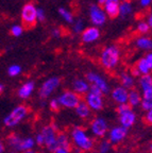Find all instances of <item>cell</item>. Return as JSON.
I'll return each mask as SVG.
<instances>
[{"label": "cell", "mask_w": 152, "mask_h": 153, "mask_svg": "<svg viewBox=\"0 0 152 153\" xmlns=\"http://www.w3.org/2000/svg\"><path fill=\"white\" fill-rule=\"evenodd\" d=\"M70 143L80 152H89L95 148V139L82 127H75L70 131Z\"/></svg>", "instance_id": "obj_1"}, {"label": "cell", "mask_w": 152, "mask_h": 153, "mask_svg": "<svg viewBox=\"0 0 152 153\" xmlns=\"http://www.w3.org/2000/svg\"><path fill=\"white\" fill-rule=\"evenodd\" d=\"M120 62V50L117 46L104 48L100 54V63L107 70H114Z\"/></svg>", "instance_id": "obj_2"}, {"label": "cell", "mask_w": 152, "mask_h": 153, "mask_svg": "<svg viewBox=\"0 0 152 153\" xmlns=\"http://www.w3.org/2000/svg\"><path fill=\"white\" fill-rule=\"evenodd\" d=\"M29 114V108L27 105L25 104H19L15 106L11 112L7 115H5V117L3 118L2 122L4 124L5 128L12 129V128L17 127L20 122H22L27 118Z\"/></svg>", "instance_id": "obj_3"}, {"label": "cell", "mask_w": 152, "mask_h": 153, "mask_svg": "<svg viewBox=\"0 0 152 153\" xmlns=\"http://www.w3.org/2000/svg\"><path fill=\"white\" fill-rule=\"evenodd\" d=\"M116 111L117 114H118L119 126L129 130L135 124L136 120H137V115L128 103L118 104L116 108Z\"/></svg>", "instance_id": "obj_4"}, {"label": "cell", "mask_w": 152, "mask_h": 153, "mask_svg": "<svg viewBox=\"0 0 152 153\" xmlns=\"http://www.w3.org/2000/svg\"><path fill=\"white\" fill-rule=\"evenodd\" d=\"M110 126L107 120L102 116H96L89 123V134L93 138L104 139L109 132Z\"/></svg>", "instance_id": "obj_5"}, {"label": "cell", "mask_w": 152, "mask_h": 153, "mask_svg": "<svg viewBox=\"0 0 152 153\" xmlns=\"http://www.w3.org/2000/svg\"><path fill=\"white\" fill-rule=\"evenodd\" d=\"M40 134L44 138V146L49 151L52 152L55 149V143H57V124H46L40 130Z\"/></svg>", "instance_id": "obj_6"}, {"label": "cell", "mask_w": 152, "mask_h": 153, "mask_svg": "<svg viewBox=\"0 0 152 153\" xmlns=\"http://www.w3.org/2000/svg\"><path fill=\"white\" fill-rule=\"evenodd\" d=\"M152 70V54L151 52H148L145 56L136 62L135 66L132 68L130 74L135 78L138 76H147V74H151Z\"/></svg>", "instance_id": "obj_7"}, {"label": "cell", "mask_w": 152, "mask_h": 153, "mask_svg": "<svg viewBox=\"0 0 152 153\" xmlns=\"http://www.w3.org/2000/svg\"><path fill=\"white\" fill-rule=\"evenodd\" d=\"M86 81L88 82L89 86H94L96 88L99 89L102 95H107V94L110 93L111 88H110V84L109 82L107 81L105 78H103L102 76L98 72H95V71H90L86 74Z\"/></svg>", "instance_id": "obj_8"}, {"label": "cell", "mask_w": 152, "mask_h": 153, "mask_svg": "<svg viewBox=\"0 0 152 153\" xmlns=\"http://www.w3.org/2000/svg\"><path fill=\"white\" fill-rule=\"evenodd\" d=\"M57 99L61 108H68V110H75L77 105L82 101L80 96L72 91H64Z\"/></svg>", "instance_id": "obj_9"}, {"label": "cell", "mask_w": 152, "mask_h": 153, "mask_svg": "<svg viewBox=\"0 0 152 153\" xmlns=\"http://www.w3.org/2000/svg\"><path fill=\"white\" fill-rule=\"evenodd\" d=\"M61 84V79L59 76H51L48 78L47 80L43 82V84L40 85L39 89H38V96L40 99H48L50 96L52 95L57 88Z\"/></svg>", "instance_id": "obj_10"}, {"label": "cell", "mask_w": 152, "mask_h": 153, "mask_svg": "<svg viewBox=\"0 0 152 153\" xmlns=\"http://www.w3.org/2000/svg\"><path fill=\"white\" fill-rule=\"evenodd\" d=\"M22 20L26 28H32L36 25V7L33 3H27L22 10Z\"/></svg>", "instance_id": "obj_11"}, {"label": "cell", "mask_w": 152, "mask_h": 153, "mask_svg": "<svg viewBox=\"0 0 152 153\" xmlns=\"http://www.w3.org/2000/svg\"><path fill=\"white\" fill-rule=\"evenodd\" d=\"M84 102L86 103L89 110L92 112H100L104 106V100H103V95L95 94L92 91H88L84 96Z\"/></svg>", "instance_id": "obj_12"}, {"label": "cell", "mask_w": 152, "mask_h": 153, "mask_svg": "<svg viewBox=\"0 0 152 153\" xmlns=\"http://www.w3.org/2000/svg\"><path fill=\"white\" fill-rule=\"evenodd\" d=\"M107 14L104 13L103 9L98 4H92L89 7V19L90 22L94 25L93 27L99 28L107 22Z\"/></svg>", "instance_id": "obj_13"}, {"label": "cell", "mask_w": 152, "mask_h": 153, "mask_svg": "<svg viewBox=\"0 0 152 153\" xmlns=\"http://www.w3.org/2000/svg\"><path fill=\"white\" fill-rule=\"evenodd\" d=\"M128 132L129 130L124 129V127L121 126H114V127L110 128L109 132H107V140L111 145H117V143L124 141V139L128 136Z\"/></svg>", "instance_id": "obj_14"}, {"label": "cell", "mask_w": 152, "mask_h": 153, "mask_svg": "<svg viewBox=\"0 0 152 153\" xmlns=\"http://www.w3.org/2000/svg\"><path fill=\"white\" fill-rule=\"evenodd\" d=\"M139 88L142 99L145 100H152V76L151 74L139 76Z\"/></svg>", "instance_id": "obj_15"}, {"label": "cell", "mask_w": 152, "mask_h": 153, "mask_svg": "<svg viewBox=\"0 0 152 153\" xmlns=\"http://www.w3.org/2000/svg\"><path fill=\"white\" fill-rule=\"evenodd\" d=\"M128 95L129 91L122 86H116L115 88H113V91H111V98L114 102L118 104H124L128 103Z\"/></svg>", "instance_id": "obj_16"}, {"label": "cell", "mask_w": 152, "mask_h": 153, "mask_svg": "<svg viewBox=\"0 0 152 153\" xmlns=\"http://www.w3.org/2000/svg\"><path fill=\"white\" fill-rule=\"evenodd\" d=\"M100 37V30L96 27H88L85 28L81 33V38L85 44H92L98 41Z\"/></svg>", "instance_id": "obj_17"}, {"label": "cell", "mask_w": 152, "mask_h": 153, "mask_svg": "<svg viewBox=\"0 0 152 153\" xmlns=\"http://www.w3.org/2000/svg\"><path fill=\"white\" fill-rule=\"evenodd\" d=\"M119 0H107L105 3L102 5L103 11L107 14V16L111 18H116L119 16Z\"/></svg>", "instance_id": "obj_18"}, {"label": "cell", "mask_w": 152, "mask_h": 153, "mask_svg": "<svg viewBox=\"0 0 152 153\" xmlns=\"http://www.w3.org/2000/svg\"><path fill=\"white\" fill-rule=\"evenodd\" d=\"M34 89H35V83L33 81H27L18 88L17 95L20 99L26 100L31 97L32 94L34 93Z\"/></svg>", "instance_id": "obj_19"}, {"label": "cell", "mask_w": 152, "mask_h": 153, "mask_svg": "<svg viewBox=\"0 0 152 153\" xmlns=\"http://www.w3.org/2000/svg\"><path fill=\"white\" fill-rule=\"evenodd\" d=\"M72 91L81 96H85L89 91V84L85 79H76L72 82Z\"/></svg>", "instance_id": "obj_20"}, {"label": "cell", "mask_w": 152, "mask_h": 153, "mask_svg": "<svg viewBox=\"0 0 152 153\" xmlns=\"http://www.w3.org/2000/svg\"><path fill=\"white\" fill-rule=\"evenodd\" d=\"M75 112H76L77 116H78L79 118H81V119H83V120L89 119V118L92 117V113H93L89 110V108L86 105V103L84 102L83 100L81 101V102L76 106Z\"/></svg>", "instance_id": "obj_21"}, {"label": "cell", "mask_w": 152, "mask_h": 153, "mask_svg": "<svg viewBox=\"0 0 152 153\" xmlns=\"http://www.w3.org/2000/svg\"><path fill=\"white\" fill-rule=\"evenodd\" d=\"M35 141L34 138L31 136H27V137H22L20 141H19L18 148H17L16 152H26V151L33 150L34 147H35Z\"/></svg>", "instance_id": "obj_22"}, {"label": "cell", "mask_w": 152, "mask_h": 153, "mask_svg": "<svg viewBox=\"0 0 152 153\" xmlns=\"http://www.w3.org/2000/svg\"><path fill=\"white\" fill-rule=\"evenodd\" d=\"M120 86L127 88L128 91L134 88L135 85V78L130 72H121L120 74Z\"/></svg>", "instance_id": "obj_23"}, {"label": "cell", "mask_w": 152, "mask_h": 153, "mask_svg": "<svg viewBox=\"0 0 152 153\" xmlns=\"http://www.w3.org/2000/svg\"><path fill=\"white\" fill-rule=\"evenodd\" d=\"M140 101H142V95L137 89H130L128 95V104L131 108H137L139 106Z\"/></svg>", "instance_id": "obj_24"}, {"label": "cell", "mask_w": 152, "mask_h": 153, "mask_svg": "<svg viewBox=\"0 0 152 153\" xmlns=\"http://www.w3.org/2000/svg\"><path fill=\"white\" fill-rule=\"evenodd\" d=\"M55 148H64L72 150V143L69 135L65 133H59L57 137V143H55Z\"/></svg>", "instance_id": "obj_25"}, {"label": "cell", "mask_w": 152, "mask_h": 153, "mask_svg": "<svg viewBox=\"0 0 152 153\" xmlns=\"http://www.w3.org/2000/svg\"><path fill=\"white\" fill-rule=\"evenodd\" d=\"M135 45H136V47L142 49V50L149 51V50H151V48H152L151 38L147 37V36H140V37H138L137 39H136Z\"/></svg>", "instance_id": "obj_26"}, {"label": "cell", "mask_w": 152, "mask_h": 153, "mask_svg": "<svg viewBox=\"0 0 152 153\" xmlns=\"http://www.w3.org/2000/svg\"><path fill=\"white\" fill-rule=\"evenodd\" d=\"M133 12V7L130 1H121L119 4V16L122 18H127Z\"/></svg>", "instance_id": "obj_27"}, {"label": "cell", "mask_w": 152, "mask_h": 153, "mask_svg": "<svg viewBox=\"0 0 152 153\" xmlns=\"http://www.w3.org/2000/svg\"><path fill=\"white\" fill-rule=\"evenodd\" d=\"M20 139H22L20 135L13 133V134H11V135H9V137L7 138V145L13 149V151H17Z\"/></svg>", "instance_id": "obj_28"}, {"label": "cell", "mask_w": 152, "mask_h": 153, "mask_svg": "<svg viewBox=\"0 0 152 153\" xmlns=\"http://www.w3.org/2000/svg\"><path fill=\"white\" fill-rule=\"evenodd\" d=\"M59 15L64 19L67 24H72L75 22L74 20V15L70 11H68L65 7H60L59 9Z\"/></svg>", "instance_id": "obj_29"}, {"label": "cell", "mask_w": 152, "mask_h": 153, "mask_svg": "<svg viewBox=\"0 0 152 153\" xmlns=\"http://www.w3.org/2000/svg\"><path fill=\"white\" fill-rule=\"evenodd\" d=\"M111 149H112V145L109 143L107 139H101V141L97 147L98 153H109Z\"/></svg>", "instance_id": "obj_30"}, {"label": "cell", "mask_w": 152, "mask_h": 153, "mask_svg": "<svg viewBox=\"0 0 152 153\" xmlns=\"http://www.w3.org/2000/svg\"><path fill=\"white\" fill-rule=\"evenodd\" d=\"M22 74V66L17 64H13L7 68V74L10 76H17Z\"/></svg>", "instance_id": "obj_31"}, {"label": "cell", "mask_w": 152, "mask_h": 153, "mask_svg": "<svg viewBox=\"0 0 152 153\" xmlns=\"http://www.w3.org/2000/svg\"><path fill=\"white\" fill-rule=\"evenodd\" d=\"M72 30H74L75 33H82L84 29V22L82 19H78L77 22H72Z\"/></svg>", "instance_id": "obj_32"}, {"label": "cell", "mask_w": 152, "mask_h": 153, "mask_svg": "<svg viewBox=\"0 0 152 153\" xmlns=\"http://www.w3.org/2000/svg\"><path fill=\"white\" fill-rule=\"evenodd\" d=\"M137 32H139L140 34H147L150 31V27L148 26V24L146 22H139L137 25Z\"/></svg>", "instance_id": "obj_33"}, {"label": "cell", "mask_w": 152, "mask_h": 153, "mask_svg": "<svg viewBox=\"0 0 152 153\" xmlns=\"http://www.w3.org/2000/svg\"><path fill=\"white\" fill-rule=\"evenodd\" d=\"M22 32H24V28H22L20 25H14V26L11 28V34L15 37H19L22 36Z\"/></svg>", "instance_id": "obj_34"}, {"label": "cell", "mask_w": 152, "mask_h": 153, "mask_svg": "<svg viewBox=\"0 0 152 153\" xmlns=\"http://www.w3.org/2000/svg\"><path fill=\"white\" fill-rule=\"evenodd\" d=\"M139 106L145 113L148 112V111H152V100H145V99H142Z\"/></svg>", "instance_id": "obj_35"}, {"label": "cell", "mask_w": 152, "mask_h": 153, "mask_svg": "<svg viewBox=\"0 0 152 153\" xmlns=\"http://www.w3.org/2000/svg\"><path fill=\"white\" fill-rule=\"evenodd\" d=\"M49 108L50 111H52V112H57V111L61 108V106H60V103L59 101H57V98H52L51 100L49 101Z\"/></svg>", "instance_id": "obj_36"}, {"label": "cell", "mask_w": 152, "mask_h": 153, "mask_svg": "<svg viewBox=\"0 0 152 153\" xmlns=\"http://www.w3.org/2000/svg\"><path fill=\"white\" fill-rule=\"evenodd\" d=\"M46 19V13L42 7H36V22H43Z\"/></svg>", "instance_id": "obj_37"}, {"label": "cell", "mask_w": 152, "mask_h": 153, "mask_svg": "<svg viewBox=\"0 0 152 153\" xmlns=\"http://www.w3.org/2000/svg\"><path fill=\"white\" fill-rule=\"evenodd\" d=\"M33 138H34V141H35V145L40 146V147L44 146V138H43V136H42L40 132H38L35 135V137H33Z\"/></svg>", "instance_id": "obj_38"}, {"label": "cell", "mask_w": 152, "mask_h": 153, "mask_svg": "<svg viewBox=\"0 0 152 153\" xmlns=\"http://www.w3.org/2000/svg\"><path fill=\"white\" fill-rule=\"evenodd\" d=\"M144 120H145V122H146V123H148V124L152 123V111H148V112L145 113Z\"/></svg>", "instance_id": "obj_39"}, {"label": "cell", "mask_w": 152, "mask_h": 153, "mask_svg": "<svg viewBox=\"0 0 152 153\" xmlns=\"http://www.w3.org/2000/svg\"><path fill=\"white\" fill-rule=\"evenodd\" d=\"M152 3V0H139V5L140 7H143V9H148L150 7Z\"/></svg>", "instance_id": "obj_40"}, {"label": "cell", "mask_w": 152, "mask_h": 153, "mask_svg": "<svg viewBox=\"0 0 152 153\" xmlns=\"http://www.w3.org/2000/svg\"><path fill=\"white\" fill-rule=\"evenodd\" d=\"M51 33H52V36L54 38H59V37H61V35H62V30L59 28H54Z\"/></svg>", "instance_id": "obj_41"}, {"label": "cell", "mask_w": 152, "mask_h": 153, "mask_svg": "<svg viewBox=\"0 0 152 153\" xmlns=\"http://www.w3.org/2000/svg\"><path fill=\"white\" fill-rule=\"evenodd\" d=\"M52 153H72L70 150L68 149H64V148H55L54 150L52 151Z\"/></svg>", "instance_id": "obj_42"}, {"label": "cell", "mask_w": 152, "mask_h": 153, "mask_svg": "<svg viewBox=\"0 0 152 153\" xmlns=\"http://www.w3.org/2000/svg\"><path fill=\"white\" fill-rule=\"evenodd\" d=\"M5 151V145L2 140H0V153H4Z\"/></svg>", "instance_id": "obj_43"}, {"label": "cell", "mask_w": 152, "mask_h": 153, "mask_svg": "<svg viewBox=\"0 0 152 153\" xmlns=\"http://www.w3.org/2000/svg\"><path fill=\"white\" fill-rule=\"evenodd\" d=\"M147 22L148 26L151 28V27H152V16H151V15H149V16H148V19H147V22Z\"/></svg>", "instance_id": "obj_44"}, {"label": "cell", "mask_w": 152, "mask_h": 153, "mask_svg": "<svg viewBox=\"0 0 152 153\" xmlns=\"http://www.w3.org/2000/svg\"><path fill=\"white\" fill-rule=\"evenodd\" d=\"M105 1H107V0H98V5H100V7H101V5L104 4Z\"/></svg>", "instance_id": "obj_45"}, {"label": "cell", "mask_w": 152, "mask_h": 153, "mask_svg": "<svg viewBox=\"0 0 152 153\" xmlns=\"http://www.w3.org/2000/svg\"><path fill=\"white\" fill-rule=\"evenodd\" d=\"M4 89V86H3V84H1L0 83V94L2 93V91Z\"/></svg>", "instance_id": "obj_46"}, {"label": "cell", "mask_w": 152, "mask_h": 153, "mask_svg": "<svg viewBox=\"0 0 152 153\" xmlns=\"http://www.w3.org/2000/svg\"><path fill=\"white\" fill-rule=\"evenodd\" d=\"M22 153H37V152L34 150H30V151H26V152H22Z\"/></svg>", "instance_id": "obj_47"}, {"label": "cell", "mask_w": 152, "mask_h": 153, "mask_svg": "<svg viewBox=\"0 0 152 153\" xmlns=\"http://www.w3.org/2000/svg\"><path fill=\"white\" fill-rule=\"evenodd\" d=\"M10 153H19V152H16V151H12V152H10Z\"/></svg>", "instance_id": "obj_48"}, {"label": "cell", "mask_w": 152, "mask_h": 153, "mask_svg": "<svg viewBox=\"0 0 152 153\" xmlns=\"http://www.w3.org/2000/svg\"><path fill=\"white\" fill-rule=\"evenodd\" d=\"M119 1H120V0H119ZM121 1H129V0H121Z\"/></svg>", "instance_id": "obj_49"}]
</instances>
